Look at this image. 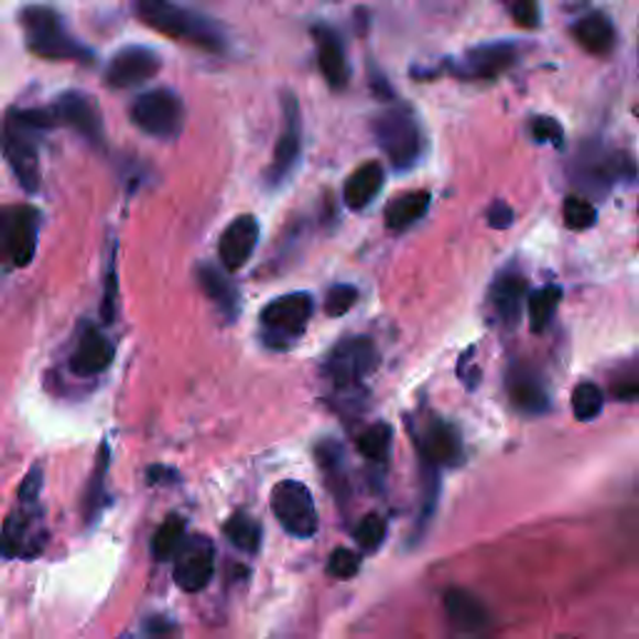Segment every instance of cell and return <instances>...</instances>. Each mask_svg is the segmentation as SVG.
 <instances>
[{"label": "cell", "mask_w": 639, "mask_h": 639, "mask_svg": "<svg viewBox=\"0 0 639 639\" xmlns=\"http://www.w3.org/2000/svg\"><path fill=\"white\" fill-rule=\"evenodd\" d=\"M270 507L275 520L283 524V530L288 534H293V538L310 540L317 532L320 520L313 492H310L303 483H297V479H283V483L272 487Z\"/></svg>", "instance_id": "8992f818"}, {"label": "cell", "mask_w": 639, "mask_h": 639, "mask_svg": "<svg viewBox=\"0 0 639 639\" xmlns=\"http://www.w3.org/2000/svg\"><path fill=\"white\" fill-rule=\"evenodd\" d=\"M517 61V48L507 41L483 43L469 48L463 58L457 61L455 75L465 80H492L505 71H510Z\"/></svg>", "instance_id": "7c38bea8"}, {"label": "cell", "mask_w": 639, "mask_h": 639, "mask_svg": "<svg viewBox=\"0 0 639 639\" xmlns=\"http://www.w3.org/2000/svg\"><path fill=\"white\" fill-rule=\"evenodd\" d=\"M197 283L205 290V295H208L215 305H218L220 313L232 320L238 315L240 310V295H238V288L232 285V280L225 275L220 268L215 266H201L197 268Z\"/></svg>", "instance_id": "603a6c76"}, {"label": "cell", "mask_w": 639, "mask_h": 639, "mask_svg": "<svg viewBox=\"0 0 639 639\" xmlns=\"http://www.w3.org/2000/svg\"><path fill=\"white\" fill-rule=\"evenodd\" d=\"M445 615L453 629L465 637H483L490 629V615L469 589L450 587L443 597Z\"/></svg>", "instance_id": "e0dca14e"}, {"label": "cell", "mask_w": 639, "mask_h": 639, "mask_svg": "<svg viewBox=\"0 0 639 639\" xmlns=\"http://www.w3.org/2000/svg\"><path fill=\"white\" fill-rule=\"evenodd\" d=\"M185 538V520L177 515H171L167 520L160 524L155 538H153V557L160 562L175 560L177 552L183 550Z\"/></svg>", "instance_id": "4316f807"}, {"label": "cell", "mask_w": 639, "mask_h": 639, "mask_svg": "<svg viewBox=\"0 0 639 639\" xmlns=\"http://www.w3.org/2000/svg\"><path fill=\"white\" fill-rule=\"evenodd\" d=\"M283 130L275 143V153L266 171V183L270 187L283 185L297 167L300 150H303V123H300V106L295 96H285L283 100Z\"/></svg>", "instance_id": "ba28073f"}, {"label": "cell", "mask_w": 639, "mask_h": 639, "mask_svg": "<svg viewBox=\"0 0 639 639\" xmlns=\"http://www.w3.org/2000/svg\"><path fill=\"white\" fill-rule=\"evenodd\" d=\"M3 153L23 191L35 193L37 187H41V167H37V150L33 143V136L8 120Z\"/></svg>", "instance_id": "9a60e30c"}, {"label": "cell", "mask_w": 639, "mask_h": 639, "mask_svg": "<svg viewBox=\"0 0 639 639\" xmlns=\"http://www.w3.org/2000/svg\"><path fill=\"white\" fill-rule=\"evenodd\" d=\"M41 487H43V469L33 467L23 479L21 490H18V500H21V505H35L37 495H41Z\"/></svg>", "instance_id": "74e56055"}, {"label": "cell", "mask_w": 639, "mask_h": 639, "mask_svg": "<svg viewBox=\"0 0 639 639\" xmlns=\"http://www.w3.org/2000/svg\"><path fill=\"white\" fill-rule=\"evenodd\" d=\"M575 41L592 55H607L615 45V25L605 13H589L572 25Z\"/></svg>", "instance_id": "cb8c5ba5"}, {"label": "cell", "mask_w": 639, "mask_h": 639, "mask_svg": "<svg viewBox=\"0 0 639 639\" xmlns=\"http://www.w3.org/2000/svg\"><path fill=\"white\" fill-rule=\"evenodd\" d=\"M215 575V544L205 534L187 538L175 557L173 580L183 592H201L210 585Z\"/></svg>", "instance_id": "9c48e42d"}, {"label": "cell", "mask_w": 639, "mask_h": 639, "mask_svg": "<svg viewBox=\"0 0 639 639\" xmlns=\"http://www.w3.org/2000/svg\"><path fill=\"white\" fill-rule=\"evenodd\" d=\"M260 240V223L256 215H238L218 240V256L225 270H240L248 266Z\"/></svg>", "instance_id": "2e32d148"}, {"label": "cell", "mask_w": 639, "mask_h": 639, "mask_svg": "<svg viewBox=\"0 0 639 639\" xmlns=\"http://www.w3.org/2000/svg\"><path fill=\"white\" fill-rule=\"evenodd\" d=\"M382 165L380 163H365L350 173L343 187V201L350 210H362L375 201V195L382 191Z\"/></svg>", "instance_id": "7402d4cb"}, {"label": "cell", "mask_w": 639, "mask_h": 639, "mask_svg": "<svg viewBox=\"0 0 639 639\" xmlns=\"http://www.w3.org/2000/svg\"><path fill=\"white\" fill-rule=\"evenodd\" d=\"M25 43L37 58L45 61H73L90 65L96 55L65 28L63 18L53 8L31 6L21 13Z\"/></svg>", "instance_id": "7a4b0ae2"}, {"label": "cell", "mask_w": 639, "mask_h": 639, "mask_svg": "<svg viewBox=\"0 0 639 639\" xmlns=\"http://www.w3.org/2000/svg\"><path fill=\"white\" fill-rule=\"evenodd\" d=\"M160 55L145 45H128L118 51L108 63L106 80L110 88H136L140 83L155 78L160 71Z\"/></svg>", "instance_id": "4fadbf2b"}, {"label": "cell", "mask_w": 639, "mask_h": 639, "mask_svg": "<svg viewBox=\"0 0 639 639\" xmlns=\"http://www.w3.org/2000/svg\"><path fill=\"white\" fill-rule=\"evenodd\" d=\"M532 136L538 143H552V145H562V138H565V130L557 123L554 118H538L532 123Z\"/></svg>", "instance_id": "8d00e7d4"}, {"label": "cell", "mask_w": 639, "mask_h": 639, "mask_svg": "<svg viewBox=\"0 0 639 639\" xmlns=\"http://www.w3.org/2000/svg\"><path fill=\"white\" fill-rule=\"evenodd\" d=\"M420 455L425 459L427 469L455 467L463 463V443H459L457 430L445 420H432L418 435Z\"/></svg>", "instance_id": "5bb4252c"}, {"label": "cell", "mask_w": 639, "mask_h": 639, "mask_svg": "<svg viewBox=\"0 0 639 639\" xmlns=\"http://www.w3.org/2000/svg\"><path fill=\"white\" fill-rule=\"evenodd\" d=\"M357 297H360V293H357V288L355 285H335L327 290V295H325V313L331 315V317H343L345 313H350L353 305L357 303Z\"/></svg>", "instance_id": "e575fe53"}, {"label": "cell", "mask_w": 639, "mask_h": 639, "mask_svg": "<svg viewBox=\"0 0 639 639\" xmlns=\"http://www.w3.org/2000/svg\"><path fill=\"white\" fill-rule=\"evenodd\" d=\"M37 223L41 215L31 205H15L3 213V238L11 266H31L37 246Z\"/></svg>", "instance_id": "8fae6325"}, {"label": "cell", "mask_w": 639, "mask_h": 639, "mask_svg": "<svg viewBox=\"0 0 639 639\" xmlns=\"http://www.w3.org/2000/svg\"><path fill=\"white\" fill-rule=\"evenodd\" d=\"M562 215H565V225L570 230H587L597 220L595 205L585 201V197H577V195L567 197L565 208H562Z\"/></svg>", "instance_id": "d6a6232c"}, {"label": "cell", "mask_w": 639, "mask_h": 639, "mask_svg": "<svg viewBox=\"0 0 639 639\" xmlns=\"http://www.w3.org/2000/svg\"><path fill=\"white\" fill-rule=\"evenodd\" d=\"M360 554L347 548H337L327 560V575L335 580H353L360 572Z\"/></svg>", "instance_id": "836d02e7"}, {"label": "cell", "mask_w": 639, "mask_h": 639, "mask_svg": "<svg viewBox=\"0 0 639 639\" xmlns=\"http://www.w3.org/2000/svg\"><path fill=\"white\" fill-rule=\"evenodd\" d=\"M112 357H116V345L96 327H86L71 355V370L78 378H96L110 368Z\"/></svg>", "instance_id": "d6986e66"}, {"label": "cell", "mask_w": 639, "mask_h": 639, "mask_svg": "<svg viewBox=\"0 0 639 639\" xmlns=\"http://www.w3.org/2000/svg\"><path fill=\"white\" fill-rule=\"evenodd\" d=\"M110 465V450L108 445L100 447L96 469H93V477L86 490V500H83V515H86V522H93L102 512V502H106V475Z\"/></svg>", "instance_id": "f1b7e54d"}, {"label": "cell", "mask_w": 639, "mask_h": 639, "mask_svg": "<svg viewBox=\"0 0 639 639\" xmlns=\"http://www.w3.org/2000/svg\"><path fill=\"white\" fill-rule=\"evenodd\" d=\"M313 295L290 293L270 300L260 313L262 343L272 350H288L305 335L310 317H313Z\"/></svg>", "instance_id": "277c9868"}, {"label": "cell", "mask_w": 639, "mask_h": 639, "mask_svg": "<svg viewBox=\"0 0 639 639\" xmlns=\"http://www.w3.org/2000/svg\"><path fill=\"white\" fill-rule=\"evenodd\" d=\"M313 35L317 45V65L320 71H323L325 80L331 83V88L335 90L345 88L347 80H350V63H347L343 37L327 25H315Z\"/></svg>", "instance_id": "ffe728a7"}, {"label": "cell", "mask_w": 639, "mask_h": 639, "mask_svg": "<svg viewBox=\"0 0 639 639\" xmlns=\"http://www.w3.org/2000/svg\"><path fill=\"white\" fill-rule=\"evenodd\" d=\"M136 13L148 28L173 37L177 43L195 45V48L208 53H223L228 45L223 28L205 13H197L193 8L173 6L165 0H140Z\"/></svg>", "instance_id": "6da1fadb"}, {"label": "cell", "mask_w": 639, "mask_h": 639, "mask_svg": "<svg viewBox=\"0 0 639 639\" xmlns=\"http://www.w3.org/2000/svg\"><path fill=\"white\" fill-rule=\"evenodd\" d=\"M130 118H133V123L143 130V133L160 140H173L181 136L183 130L185 120L183 98L167 88L148 90L143 96L136 98L133 108H130Z\"/></svg>", "instance_id": "5b68a950"}, {"label": "cell", "mask_w": 639, "mask_h": 639, "mask_svg": "<svg viewBox=\"0 0 639 639\" xmlns=\"http://www.w3.org/2000/svg\"><path fill=\"white\" fill-rule=\"evenodd\" d=\"M225 538L230 540L232 548H238L240 552L256 554L260 550L262 542V528L252 520L248 512H235L228 522H225Z\"/></svg>", "instance_id": "484cf974"}, {"label": "cell", "mask_w": 639, "mask_h": 639, "mask_svg": "<svg viewBox=\"0 0 639 639\" xmlns=\"http://www.w3.org/2000/svg\"><path fill=\"white\" fill-rule=\"evenodd\" d=\"M390 447H392V427L388 422H375V425H370L360 437H357V450H360L368 459H375V463L388 459Z\"/></svg>", "instance_id": "f546056e"}, {"label": "cell", "mask_w": 639, "mask_h": 639, "mask_svg": "<svg viewBox=\"0 0 639 639\" xmlns=\"http://www.w3.org/2000/svg\"><path fill=\"white\" fill-rule=\"evenodd\" d=\"M173 629H175V627H173V625H167L163 617H155L153 622L148 625V635L153 637V639H160V637H163L165 632H173Z\"/></svg>", "instance_id": "b9f144b4"}, {"label": "cell", "mask_w": 639, "mask_h": 639, "mask_svg": "<svg viewBox=\"0 0 639 639\" xmlns=\"http://www.w3.org/2000/svg\"><path fill=\"white\" fill-rule=\"evenodd\" d=\"M487 220H490L492 228H500V230L510 228V225H512V208L505 201H495L490 213H487Z\"/></svg>", "instance_id": "ab89813d"}, {"label": "cell", "mask_w": 639, "mask_h": 639, "mask_svg": "<svg viewBox=\"0 0 639 639\" xmlns=\"http://www.w3.org/2000/svg\"><path fill=\"white\" fill-rule=\"evenodd\" d=\"M112 317H116V275L110 270L106 283V300H102V323H112Z\"/></svg>", "instance_id": "60d3db41"}, {"label": "cell", "mask_w": 639, "mask_h": 639, "mask_svg": "<svg viewBox=\"0 0 639 639\" xmlns=\"http://www.w3.org/2000/svg\"><path fill=\"white\" fill-rule=\"evenodd\" d=\"M432 195L427 191H412L402 193L398 197H392L385 208V225L390 230H405L410 225H415L420 218H425V213L430 210Z\"/></svg>", "instance_id": "d4e9b609"}, {"label": "cell", "mask_w": 639, "mask_h": 639, "mask_svg": "<svg viewBox=\"0 0 639 639\" xmlns=\"http://www.w3.org/2000/svg\"><path fill=\"white\" fill-rule=\"evenodd\" d=\"M524 300H530L528 280H524L520 272H502V275L495 280V285L490 290V305L495 310V315L500 317V323L512 327L517 320H520Z\"/></svg>", "instance_id": "44dd1931"}, {"label": "cell", "mask_w": 639, "mask_h": 639, "mask_svg": "<svg viewBox=\"0 0 639 639\" xmlns=\"http://www.w3.org/2000/svg\"><path fill=\"white\" fill-rule=\"evenodd\" d=\"M372 133L394 171H410L422 155V130L408 108H388L372 120Z\"/></svg>", "instance_id": "3957f363"}, {"label": "cell", "mask_w": 639, "mask_h": 639, "mask_svg": "<svg viewBox=\"0 0 639 639\" xmlns=\"http://www.w3.org/2000/svg\"><path fill=\"white\" fill-rule=\"evenodd\" d=\"M560 300H562V288L557 285H544L540 290H534V293H530L528 313H530L532 333H542L544 327L552 323V317L560 307Z\"/></svg>", "instance_id": "83f0119b"}, {"label": "cell", "mask_w": 639, "mask_h": 639, "mask_svg": "<svg viewBox=\"0 0 639 639\" xmlns=\"http://www.w3.org/2000/svg\"><path fill=\"white\" fill-rule=\"evenodd\" d=\"M53 126L58 128H71L75 133H80L83 138H88L90 143H98L102 140V116L96 106V100L86 93L68 90L53 100V106L48 108Z\"/></svg>", "instance_id": "30bf717a"}, {"label": "cell", "mask_w": 639, "mask_h": 639, "mask_svg": "<svg viewBox=\"0 0 639 639\" xmlns=\"http://www.w3.org/2000/svg\"><path fill=\"white\" fill-rule=\"evenodd\" d=\"M605 408V392L595 382H580L572 392V412L580 422L595 420Z\"/></svg>", "instance_id": "4dcf8cb0"}, {"label": "cell", "mask_w": 639, "mask_h": 639, "mask_svg": "<svg viewBox=\"0 0 639 639\" xmlns=\"http://www.w3.org/2000/svg\"><path fill=\"white\" fill-rule=\"evenodd\" d=\"M507 392L512 405L524 415H544L550 410V394L538 372L528 365L515 362L507 372Z\"/></svg>", "instance_id": "ac0fdd59"}, {"label": "cell", "mask_w": 639, "mask_h": 639, "mask_svg": "<svg viewBox=\"0 0 639 639\" xmlns=\"http://www.w3.org/2000/svg\"><path fill=\"white\" fill-rule=\"evenodd\" d=\"M385 534H388V522H385V517L382 515H365L360 524H357V530H355V542H357V548H360L362 552H378L382 548V542H385Z\"/></svg>", "instance_id": "1f68e13d"}, {"label": "cell", "mask_w": 639, "mask_h": 639, "mask_svg": "<svg viewBox=\"0 0 639 639\" xmlns=\"http://www.w3.org/2000/svg\"><path fill=\"white\" fill-rule=\"evenodd\" d=\"M378 368V350L368 337H347L325 360V375L337 388H353Z\"/></svg>", "instance_id": "52a82bcc"}, {"label": "cell", "mask_w": 639, "mask_h": 639, "mask_svg": "<svg viewBox=\"0 0 639 639\" xmlns=\"http://www.w3.org/2000/svg\"><path fill=\"white\" fill-rule=\"evenodd\" d=\"M512 18L517 25L522 28H538L540 25V8L530 3V0H524V3H515L512 8Z\"/></svg>", "instance_id": "f35d334b"}, {"label": "cell", "mask_w": 639, "mask_h": 639, "mask_svg": "<svg viewBox=\"0 0 639 639\" xmlns=\"http://www.w3.org/2000/svg\"><path fill=\"white\" fill-rule=\"evenodd\" d=\"M613 394L619 402H637L639 400V368L627 370L625 375L613 382Z\"/></svg>", "instance_id": "d590c367"}]
</instances>
